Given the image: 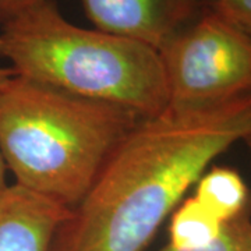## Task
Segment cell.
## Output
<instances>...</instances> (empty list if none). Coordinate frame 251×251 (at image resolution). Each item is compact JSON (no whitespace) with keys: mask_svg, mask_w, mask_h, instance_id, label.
Masks as SVG:
<instances>
[{"mask_svg":"<svg viewBox=\"0 0 251 251\" xmlns=\"http://www.w3.org/2000/svg\"><path fill=\"white\" fill-rule=\"evenodd\" d=\"M251 130V92L141 119L59 227L50 251H144L208 165Z\"/></svg>","mask_w":251,"mask_h":251,"instance_id":"1","label":"cell"},{"mask_svg":"<svg viewBox=\"0 0 251 251\" xmlns=\"http://www.w3.org/2000/svg\"><path fill=\"white\" fill-rule=\"evenodd\" d=\"M141 119L14 75L0 90V152L14 184L72 209Z\"/></svg>","mask_w":251,"mask_h":251,"instance_id":"2","label":"cell"},{"mask_svg":"<svg viewBox=\"0 0 251 251\" xmlns=\"http://www.w3.org/2000/svg\"><path fill=\"white\" fill-rule=\"evenodd\" d=\"M0 57L16 77L152 117L168 109L156 49L74 25L53 0H38L0 25Z\"/></svg>","mask_w":251,"mask_h":251,"instance_id":"3","label":"cell"},{"mask_svg":"<svg viewBox=\"0 0 251 251\" xmlns=\"http://www.w3.org/2000/svg\"><path fill=\"white\" fill-rule=\"evenodd\" d=\"M158 53L168 110H211L251 92V39L212 10L169 38Z\"/></svg>","mask_w":251,"mask_h":251,"instance_id":"4","label":"cell"},{"mask_svg":"<svg viewBox=\"0 0 251 251\" xmlns=\"http://www.w3.org/2000/svg\"><path fill=\"white\" fill-rule=\"evenodd\" d=\"M82 4L97 29L156 50L208 9L206 0H82Z\"/></svg>","mask_w":251,"mask_h":251,"instance_id":"5","label":"cell"},{"mask_svg":"<svg viewBox=\"0 0 251 251\" xmlns=\"http://www.w3.org/2000/svg\"><path fill=\"white\" fill-rule=\"evenodd\" d=\"M70 208L9 184L0 193V251H50Z\"/></svg>","mask_w":251,"mask_h":251,"instance_id":"6","label":"cell"},{"mask_svg":"<svg viewBox=\"0 0 251 251\" xmlns=\"http://www.w3.org/2000/svg\"><path fill=\"white\" fill-rule=\"evenodd\" d=\"M194 198L224 224L251 205V191L242 176L222 166L212 168L198 179Z\"/></svg>","mask_w":251,"mask_h":251,"instance_id":"7","label":"cell"},{"mask_svg":"<svg viewBox=\"0 0 251 251\" xmlns=\"http://www.w3.org/2000/svg\"><path fill=\"white\" fill-rule=\"evenodd\" d=\"M224 227L209 209L194 197L186 198L172 212L169 244L176 249H198L208 246Z\"/></svg>","mask_w":251,"mask_h":251,"instance_id":"8","label":"cell"},{"mask_svg":"<svg viewBox=\"0 0 251 251\" xmlns=\"http://www.w3.org/2000/svg\"><path fill=\"white\" fill-rule=\"evenodd\" d=\"M161 251H251V205L234 219L224 224L212 243L198 249H176L168 244Z\"/></svg>","mask_w":251,"mask_h":251,"instance_id":"9","label":"cell"},{"mask_svg":"<svg viewBox=\"0 0 251 251\" xmlns=\"http://www.w3.org/2000/svg\"><path fill=\"white\" fill-rule=\"evenodd\" d=\"M206 7L251 39V0H206Z\"/></svg>","mask_w":251,"mask_h":251,"instance_id":"10","label":"cell"},{"mask_svg":"<svg viewBox=\"0 0 251 251\" xmlns=\"http://www.w3.org/2000/svg\"><path fill=\"white\" fill-rule=\"evenodd\" d=\"M36 1L38 0H0V25Z\"/></svg>","mask_w":251,"mask_h":251,"instance_id":"11","label":"cell"},{"mask_svg":"<svg viewBox=\"0 0 251 251\" xmlns=\"http://www.w3.org/2000/svg\"><path fill=\"white\" fill-rule=\"evenodd\" d=\"M13 77H14V73L10 67H7V69L0 67V90H3L9 84L10 81L13 80Z\"/></svg>","mask_w":251,"mask_h":251,"instance_id":"12","label":"cell"},{"mask_svg":"<svg viewBox=\"0 0 251 251\" xmlns=\"http://www.w3.org/2000/svg\"><path fill=\"white\" fill-rule=\"evenodd\" d=\"M6 173H7V168H6V163L3 161V156L0 152V193L9 186V183L6 180Z\"/></svg>","mask_w":251,"mask_h":251,"instance_id":"13","label":"cell"},{"mask_svg":"<svg viewBox=\"0 0 251 251\" xmlns=\"http://www.w3.org/2000/svg\"><path fill=\"white\" fill-rule=\"evenodd\" d=\"M244 143H246V145H247V148H249V152H250V158H251V130L249 134L246 135V138L243 140Z\"/></svg>","mask_w":251,"mask_h":251,"instance_id":"14","label":"cell"}]
</instances>
